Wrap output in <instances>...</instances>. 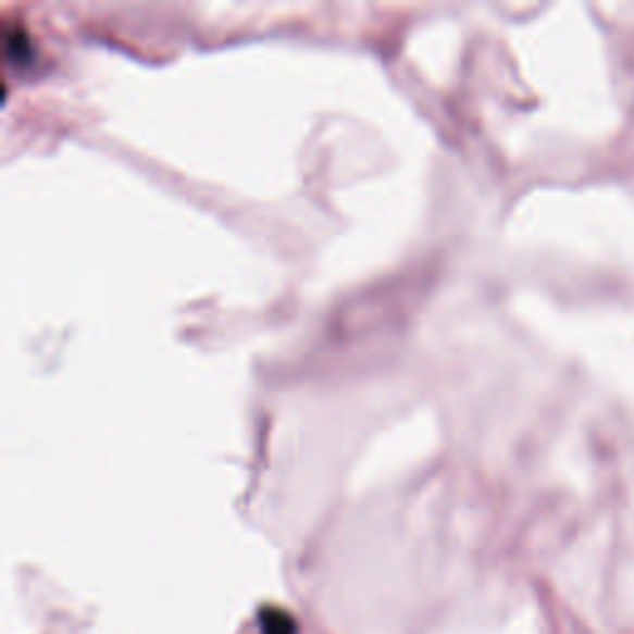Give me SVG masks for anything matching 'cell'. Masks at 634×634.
Instances as JSON below:
<instances>
[{
  "label": "cell",
  "instance_id": "7a4b0ae2",
  "mask_svg": "<svg viewBox=\"0 0 634 634\" xmlns=\"http://www.w3.org/2000/svg\"><path fill=\"white\" fill-rule=\"evenodd\" d=\"M8 55L15 58V60H28V55H30L28 35H25L21 25L8 28Z\"/></svg>",
  "mask_w": 634,
  "mask_h": 634
},
{
  "label": "cell",
  "instance_id": "6da1fadb",
  "mask_svg": "<svg viewBox=\"0 0 634 634\" xmlns=\"http://www.w3.org/2000/svg\"><path fill=\"white\" fill-rule=\"evenodd\" d=\"M263 634H298V624L281 607H263L261 610Z\"/></svg>",
  "mask_w": 634,
  "mask_h": 634
}]
</instances>
